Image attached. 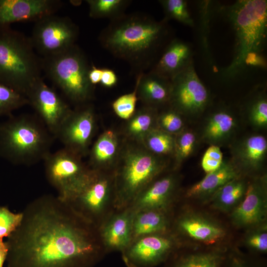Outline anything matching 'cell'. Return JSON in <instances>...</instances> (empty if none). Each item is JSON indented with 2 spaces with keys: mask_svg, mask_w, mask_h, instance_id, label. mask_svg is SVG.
Returning <instances> with one entry per match:
<instances>
[{
  "mask_svg": "<svg viewBox=\"0 0 267 267\" xmlns=\"http://www.w3.org/2000/svg\"><path fill=\"white\" fill-rule=\"evenodd\" d=\"M248 246L260 252L267 251V233L265 231H259L251 234L247 239Z\"/></svg>",
  "mask_w": 267,
  "mask_h": 267,
  "instance_id": "40",
  "label": "cell"
},
{
  "mask_svg": "<svg viewBox=\"0 0 267 267\" xmlns=\"http://www.w3.org/2000/svg\"><path fill=\"white\" fill-rule=\"evenodd\" d=\"M177 182L176 178L173 175L155 179L128 208L133 212L146 209L167 211L173 199Z\"/></svg>",
  "mask_w": 267,
  "mask_h": 267,
  "instance_id": "19",
  "label": "cell"
},
{
  "mask_svg": "<svg viewBox=\"0 0 267 267\" xmlns=\"http://www.w3.org/2000/svg\"><path fill=\"white\" fill-rule=\"evenodd\" d=\"M43 71L71 102L88 103L94 87L89 79L90 68L84 52L76 44L58 54L42 58Z\"/></svg>",
  "mask_w": 267,
  "mask_h": 267,
  "instance_id": "7",
  "label": "cell"
},
{
  "mask_svg": "<svg viewBox=\"0 0 267 267\" xmlns=\"http://www.w3.org/2000/svg\"><path fill=\"white\" fill-rule=\"evenodd\" d=\"M8 252V248L5 241L0 238V267H3L6 261Z\"/></svg>",
  "mask_w": 267,
  "mask_h": 267,
  "instance_id": "44",
  "label": "cell"
},
{
  "mask_svg": "<svg viewBox=\"0 0 267 267\" xmlns=\"http://www.w3.org/2000/svg\"><path fill=\"white\" fill-rule=\"evenodd\" d=\"M245 108L252 125L257 128L267 126V99L264 91L253 94L246 103Z\"/></svg>",
  "mask_w": 267,
  "mask_h": 267,
  "instance_id": "32",
  "label": "cell"
},
{
  "mask_svg": "<svg viewBox=\"0 0 267 267\" xmlns=\"http://www.w3.org/2000/svg\"><path fill=\"white\" fill-rule=\"evenodd\" d=\"M121 150L114 174L113 205L119 210L129 207L138 195L166 168L162 156L143 144H127Z\"/></svg>",
  "mask_w": 267,
  "mask_h": 267,
  "instance_id": "5",
  "label": "cell"
},
{
  "mask_svg": "<svg viewBox=\"0 0 267 267\" xmlns=\"http://www.w3.org/2000/svg\"><path fill=\"white\" fill-rule=\"evenodd\" d=\"M226 259L221 250L196 252L173 259L167 267H222Z\"/></svg>",
  "mask_w": 267,
  "mask_h": 267,
  "instance_id": "28",
  "label": "cell"
},
{
  "mask_svg": "<svg viewBox=\"0 0 267 267\" xmlns=\"http://www.w3.org/2000/svg\"><path fill=\"white\" fill-rule=\"evenodd\" d=\"M137 97L145 104L157 109L159 106L169 105L171 81L150 71L136 74Z\"/></svg>",
  "mask_w": 267,
  "mask_h": 267,
  "instance_id": "20",
  "label": "cell"
},
{
  "mask_svg": "<svg viewBox=\"0 0 267 267\" xmlns=\"http://www.w3.org/2000/svg\"><path fill=\"white\" fill-rule=\"evenodd\" d=\"M182 115L171 106L157 115V128L173 135L183 130L184 123Z\"/></svg>",
  "mask_w": 267,
  "mask_h": 267,
  "instance_id": "36",
  "label": "cell"
},
{
  "mask_svg": "<svg viewBox=\"0 0 267 267\" xmlns=\"http://www.w3.org/2000/svg\"><path fill=\"white\" fill-rule=\"evenodd\" d=\"M26 96L29 104L55 137L61 125L72 109L42 78L31 86Z\"/></svg>",
  "mask_w": 267,
  "mask_h": 267,
  "instance_id": "14",
  "label": "cell"
},
{
  "mask_svg": "<svg viewBox=\"0 0 267 267\" xmlns=\"http://www.w3.org/2000/svg\"><path fill=\"white\" fill-rule=\"evenodd\" d=\"M231 23L235 35L234 55L231 63L221 73L234 79L248 66H257L265 60L262 52L267 35V1L240 0L218 9Z\"/></svg>",
  "mask_w": 267,
  "mask_h": 267,
  "instance_id": "3",
  "label": "cell"
},
{
  "mask_svg": "<svg viewBox=\"0 0 267 267\" xmlns=\"http://www.w3.org/2000/svg\"><path fill=\"white\" fill-rule=\"evenodd\" d=\"M5 241L7 267H93L105 249L98 227L58 196L30 202Z\"/></svg>",
  "mask_w": 267,
  "mask_h": 267,
  "instance_id": "1",
  "label": "cell"
},
{
  "mask_svg": "<svg viewBox=\"0 0 267 267\" xmlns=\"http://www.w3.org/2000/svg\"><path fill=\"white\" fill-rule=\"evenodd\" d=\"M114 197V174L108 175L105 171L91 169L85 181L66 202L98 227L105 220L110 204H113Z\"/></svg>",
  "mask_w": 267,
  "mask_h": 267,
  "instance_id": "8",
  "label": "cell"
},
{
  "mask_svg": "<svg viewBox=\"0 0 267 267\" xmlns=\"http://www.w3.org/2000/svg\"><path fill=\"white\" fill-rule=\"evenodd\" d=\"M102 73V69L91 66L89 72V79L90 83L94 86L100 82Z\"/></svg>",
  "mask_w": 267,
  "mask_h": 267,
  "instance_id": "42",
  "label": "cell"
},
{
  "mask_svg": "<svg viewBox=\"0 0 267 267\" xmlns=\"http://www.w3.org/2000/svg\"><path fill=\"white\" fill-rule=\"evenodd\" d=\"M196 136L190 130H182L175 135L174 155L176 168L179 167L193 152L196 145Z\"/></svg>",
  "mask_w": 267,
  "mask_h": 267,
  "instance_id": "34",
  "label": "cell"
},
{
  "mask_svg": "<svg viewBox=\"0 0 267 267\" xmlns=\"http://www.w3.org/2000/svg\"><path fill=\"white\" fill-rule=\"evenodd\" d=\"M151 153L160 156L174 155L175 135L157 127L152 129L141 142Z\"/></svg>",
  "mask_w": 267,
  "mask_h": 267,
  "instance_id": "30",
  "label": "cell"
},
{
  "mask_svg": "<svg viewBox=\"0 0 267 267\" xmlns=\"http://www.w3.org/2000/svg\"><path fill=\"white\" fill-rule=\"evenodd\" d=\"M175 245L174 238L166 233L142 236L122 252V259L128 267H155L170 259Z\"/></svg>",
  "mask_w": 267,
  "mask_h": 267,
  "instance_id": "13",
  "label": "cell"
},
{
  "mask_svg": "<svg viewBox=\"0 0 267 267\" xmlns=\"http://www.w3.org/2000/svg\"><path fill=\"white\" fill-rule=\"evenodd\" d=\"M78 35V26L69 18L52 14L35 22L30 38L34 48L44 57L75 44Z\"/></svg>",
  "mask_w": 267,
  "mask_h": 267,
  "instance_id": "11",
  "label": "cell"
},
{
  "mask_svg": "<svg viewBox=\"0 0 267 267\" xmlns=\"http://www.w3.org/2000/svg\"><path fill=\"white\" fill-rule=\"evenodd\" d=\"M155 108L145 106L135 112L128 120L126 128L129 137L141 142L147 134L154 128L157 111Z\"/></svg>",
  "mask_w": 267,
  "mask_h": 267,
  "instance_id": "27",
  "label": "cell"
},
{
  "mask_svg": "<svg viewBox=\"0 0 267 267\" xmlns=\"http://www.w3.org/2000/svg\"><path fill=\"white\" fill-rule=\"evenodd\" d=\"M240 170L232 161L223 160L216 170L206 174L199 182L186 191L188 197H204L212 196L228 182L239 178Z\"/></svg>",
  "mask_w": 267,
  "mask_h": 267,
  "instance_id": "25",
  "label": "cell"
},
{
  "mask_svg": "<svg viewBox=\"0 0 267 267\" xmlns=\"http://www.w3.org/2000/svg\"><path fill=\"white\" fill-rule=\"evenodd\" d=\"M168 22L145 14L124 13L111 20L98 39L105 49L128 62L137 74L143 73L154 66L171 40Z\"/></svg>",
  "mask_w": 267,
  "mask_h": 267,
  "instance_id": "2",
  "label": "cell"
},
{
  "mask_svg": "<svg viewBox=\"0 0 267 267\" xmlns=\"http://www.w3.org/2000/svg\"><path fill=\"white\" fill-rule=\"evenodd\" d=\"M82 158L63 147L50 153L44 160L46 178L63 201L67 202L74 195L90 171Z\"/></svg>",
  "mask_w": 267,
  "mask_h": 267,
  "instance_id": "9",
  "label": "cell"
},
{
  "mask_svg": "<svg viewBox=\"0 0 267 267\" xmlns=\"http://www.w3.org/2000/svg\"><path fill=\"white\" fill-rule=\"evenodd\" d=\"M96 129L95 114L92 106H77L61 125L55 136L64 148L83 157L89 152Z\"/></svg>",
  "mask_w": 267,
  "mask_h": 267,
  "instance_id": "12",
  "label": "cell"
},
{
  "mask_svg": "<svg viewBox=\"0 0 267 267\" xmlns=\"http://www.w3.org/2000/svg\"><path fill=\"white\" fill-rule=\"evenodd\" d=\"M89 15L92 18L112 20L123 14L131 1L127 0H87Z\"/></svg>",
  "mask_w": 267,
  "mask_h": 267,
  "instance_id": "31",
  "label": "cell"
},
{
  "mask_svg": "<svg viewBox=\"0 0 267 267\" xmlns=\"http://www.w3.org/2000/svg\"><path fill=\"white\" fill-rule=\"evenodd\" d=\"M22 213H15L0 206V238L7 237L19 225Z\"/></svg>",
  "mask_w": 267,
  "mask_h": 267,
  "instance_id": "38",
  "label": "cell"
},
{
  "mask_svg": "<svg viewBox=\"0 0 267 267\" xmlns=\"http://www.w3.org/2000/svg\"><path fill=\"white\" fill-rule=\"evenodd\" d=\"M267 153V141L260 134L249 136L233 149V162L241 170L257 171L263 166Z\"/></svg>",
  "mask_w": 267,
  "mask_h": 267,
  "instance_id": "22",
  "label": "cell"
},
{
  "mask_svg": "<svg viewBox=\"0 0 267 267\" xmlns=\"http://www.w3.org/2000/svg\"><path fill=\"white\" fill-rule=\"evenodd\" d=\"M193 62L190 44L175 38L165 46L151 71L171 81Z\"/></svg>",
  "mask_w": 267,
  "mask_h": 267,
  "instance_id": "18",
  "label": "cell"
},
{
  "mask_svg": "<svg viewBox=\"0 0 267 267\" xmlns=\"http://www.w3.org/2000/svg\"><path fill=\"white\" fill-rule=\"evenodd\" d=\"M54 138L37 114L12 116L0 124V155L14 164L33 165L50 153Z\"/></svg>",
  "mask_w": 267,
  "mask_h": 267,
  "instance_id": "4",
  "label": "cell"
},
{
  "mask_svg": "<svg viewBox=\"0 0 267 267\" xmlns=\"http://www.w3.org/2000/svg\"><path fill=\"white\" fill-rule=\"evenodd\" d=\"M265 178L247 185L243 200L232 214L233 223L238 226L249 227L262 223L267 215V187Z\"/></svg>",
  "mask_w": 267,
  "mask_h": 267,
  "instance_id": "16",
  "label": "cell"
},
{
  "mask_svg": "<svg viewBox=\"0 0 267 267\" xmlns=\"http://www.w3.org/2000/svg\"><path fill=\"white\" fill-rule=\"evenodd\" d=\"M247 187L239 178L228 182L211 196L214 206L223 211L230 209L244 197Z\"/></svg>",
  "mask_w": 267,
  "mask_h": 267,
  "instance_id": "29",
  "label": "cell"
},
{
  "mask_svg": "<svg viewBox=\"0 0 267 267\" xmlns=\"http://www.w3.org/2000/svg\"><path fill=\"white\" fill-rule=\"evenodd\" d=\"M178 227L183 233L206 244H214L225 235L224 229L215 222L197 214H187L178 221Z\"/></svg>",
  "mask_w": 267,
  "mask_h": 267,
  "instance_id": "24",
  "label": "cell"
},
{
  "mask_svg": "<svg viewBox=\"0 0 267 267\" xmlns=\"http://www.w3.org/2000/svg\"><path fill=\"white\" fill-rule=\"evenodd\" d=\"M203 127V139L211 145L224 143L236 129V118L228 107H220L213 110L206 119Z\"/></svg>",
  "mask_w": 267,
  "mask_h": 267,
  "instance_id": "21",
  "label": "cell"
},
{
  "mask_svg": "<svg viewBox=\"0 0 267 267\" xmlns=\"http://www.w3.org/2000/svg\"><path fill=\"white\" fill-rule=\"evenodd\" d=\"M121 148L117 133L110 130L104 131L89 151V166L92 169L105 171L116 166Z\"/></svg>",
  "mask_w": 267,
  "mask_h": 267,
  "instance_id": "23",
  "label": "cell"
},
{
  "mask_svg": "<svg viewBox=\"0 0 267 267\" xmlns=\"http://www.w3.org/2000/svg\"><path fill=\"white\" fill-rule=\"evenodd\" d=\"M159 2L165 13L164 19L167 21L174 19L189 27L194 26V22L189 12L186 0H161Z\"/></svg>",
  "mask_w": 267,
  "mask_h": 267,
  "instance_id": "33",
  "label": "cell"
},
{
  "mask_svg": "<svg viewBox=\"0 0 267 267\" xmlns=\"http://www.w3.org/2000/svg\"><path fill=\"white\" fill-rule=\"evenodd\" d=\"M34 49L30 37L0 26V83L25 96L43 71L42 58Z\"/></svg>",
  "mask_w": 267,
  "mask_h": 267,
  "instance_id": "6",
  "label": "cell"
},
{
  "mask_svg": "<svg viewBox=\"0 0 267 267\" xmlns=\"http://www.w3.org/2000/svg\"><path fill=\"white\" fill-rule=\"evenodd\" d=\"M229 265V267H254L244 259L236 256L231 258Z\"/></svg>",
  "mask_w": 267,
  "mask_h": 267,
  "instance_id": "43",
  "label": "cell"
},
{
  "mask_svg": "<svg viewBox=\"0 0 267 267\" xmlns=\"http://www.w3.org/2000/svg\"><path fill=\"white\" fill-rule=\"evenodd\" d=\"M137 81L136 79L134 90L120 96L113 102V111L120 118L128 120L134 113L137 100Z\"/></svg>",
  "mask_w": 267,
  "mask_h": 267,
  "instance_id": "37",
  "label": "cell"
},
{
  "mask_svg": "<svg viewBox=\"0 0 267 267\" xmlns=\"http://www.w3.org/2000/svg\"><path fill=\"white\" fill-rule=\"evenodd\" d=\"M27 104L29 102L25 95L0 83V115H9Z\"/></svg>",
  "mask_w": 267,
  "mask_h": 267,
  "instance_id": "35",
  "label": "cell"
},
{
  "mask_svg": "<svg viewBox=\"0 0 267 267\" xmlns=\"http://www.w3.org/2000/svg\"><path fill=\"white\" fill-rule=\"evenodd\" d=\"M58 0H0V26L34 21L54 14L62 6Z\"/></svg>",
  "mask_w": 267,
  "mask_h": 267,
  "instance_id": "15",
  "label": "cell"
},
{
  "mask_svg": "<svg viewBox=\"0 0 267 267\" xmlns=\"http://www.w3.org/2000/svg\"><path fill=\"white\" fill-rule=\"evenodd\" d=\"M133 212L127 208L110 216L98 227L99 237L107 251L122 252L133 240Z\"/></svg>",
  "mask_w": 267,
  "mask_h": 267,
  "instance_id": "17",
  "label": "cell"
},
{
  "mask_svg": "<svg viewBox=\"0 0 267 267\" xmlns=\"http://www.w3.org/2000/svg\"><path fill=\"white\" fill-rule=\"evenodd\" d=\"M133 213V240L144 235L167 233L170 225L167 211L146 209Z\"/></svg>",
  "mask_w": 267,
  "mask_h": 267,
  "instance_id": "26",
  "label": "cell"
},
{
  "mask_svg": "<svg viewBox=\"0 0 267 267\" xmlns=\"http://www.w3.org/2000/svg\"><path fill=\"white\" fill-rule=\"evenodd\" d=\"M210 104V93L197 74L194 62L171 80L169 105L183 116L198 117Z\"/></svg>",
  "mask_w": 267,
  "mask_h": 267,
  "instance_id": "10",
  "label": "cell"
},
{
  "mask_svg": "<svg viewBox=\"0 0 267 267\" xmlns=\"http://www.w3.org/2000/svg\"><path fill=\"white\" fill-rule=\"evenodd\" d=\"M222 153L220 147L210 145L205 151L201 161V166L206 173H209L218 169L223 162Z\"/></svg>",
  "mask_w": 267,
  "mask_h": 267,
  "instance_id": "39",
  "label": "cell"
},
{
  "mask_svg": "<svg viewBox=\"0 0 267 267\" xmlns=\"http://www.w3.org/2000/svg\"><path fill=\"white\" fill-rule=\"evenodd\" d=\"M118 81L115 73L111 69H102L100 83L104 87L111 88L116 85Z\"/></svg>",
  "mask_w": 267,
  "mask_h": 267,
  "instance_id": "41",
  "label": "cell"
}]
</instances>
